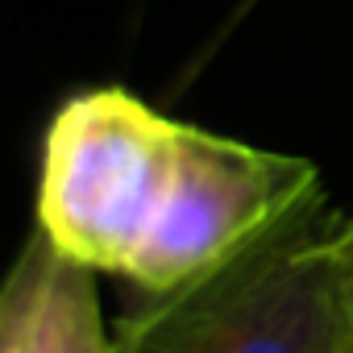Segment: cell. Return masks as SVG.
Returning <instances> with one entry per match:
<instances>
[{"mask_svg":"<svg viewBox=\"0 0 353 353\" xmlns=\"http://www.w3.org/2000/svg\"><path fill=\"white\" fill-rule=\"evenodd\" d=\"M154 299L112 353H353V216L320 196L225 270Z\"/></svg>","mask_w":353,"mask_h":353,"instance_id":"obj_1","label":"cell"},{"mask_svg":"<svg viewBox=\"0 0 353 353\" xmlns=\"http://www.w3.org/2000/svg\"><path fill=\"white\" fill-rule=\"evenodd\" d=\"M316 200V162L183 125L162 208L125 279L145 295L192 287L225 270Z\"/></svg>","mask_w":353,"mask_h":353,"instance_id":"obj_3","label":"cell"},{"mask_svg":"<svg viewBox=\"0 0 353 353\" xmlns=\"http://www.w3.org/2000/svg\"><path fill=\"white\" fill-rule=\"evenodd\" d=\"M0 353H112L96 270L71 262L38 229L0 291Z\"/></svg>","mask_w":353,"mask_h":353,"instance_id":"obj_4","label":"cell"},{"mask_svg":"<svg viewBox=\"0 0 353 353\" xmlns=\"http://www.w3.org/2000/svg\"><path fill=\"white\" fill-rule=\"evenodd\" d=\"M179 129L125 88L71 96L46 129L38 183V229L54 250L125 279L162 208Z\"/></svg>","mask_w":353,"mask_h":353,"instance_id":"obj_2","label":"cell"}]
</instances>
